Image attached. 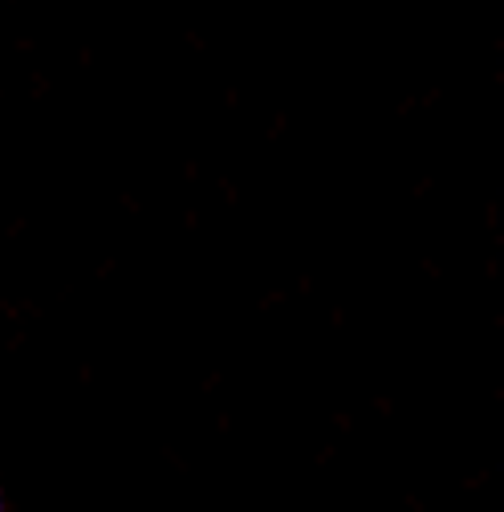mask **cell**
<instances>
[{
	"label": "cell",
	"mask_w": 504,
	"mask_h": 512,
	"mask_svg": "<svg viewBox=\"0 0 504 512\" xmlns=\"http://www.w3.org/2000/svg\"><path fill=\"white\" fill-rule=\"evenodd\" d=\"M0 512H9V496H5V488H0Z\"/></svg>",
	"instance_id": "obj_1"
}]
</instances>
